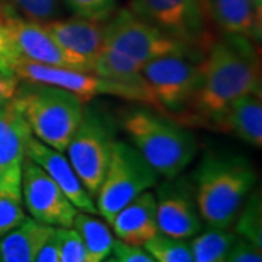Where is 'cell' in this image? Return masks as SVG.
<instances>
[{
	"instance_id": "obj_7",
	"label": "cell",
	"mask_w": 262,
	"mask_h": 262,
	"mask_svg": "<svg viewBox=\"0 0 262 262\" xmlns=\"http://www.w3.org/2000/svg\"><path fill=\"white\" fill-rule=\"evenodd\" d=\"M115 141L113 118L94 106L84 108L66 151L70 165L91 195L96 194L102 182Z\"/></svg>"
},
{
	"instance_id": "obj_2",
	"label": "cell",
	"mask_w": 262,
	"mask_h": 262,
	"mask_svg": "<svg viewBox=\"0 0 262 262\" xmlns=\"http://www.w3.org/2000/svg\"><path fill=\"white\" fill-rule=\"evenodd\" d=\"M256 182L249 160L239 155L207 153L195 172V200L210 227L230 229Z\"/></svg>"
},
{
	"instance_id": "obj_35",
	"label": "cell",
	"mask_w": 262,
	"mask_h": 262,
	"mask_svg": "<svg viewBox=\"0 0 262 262\" xmlns=\"http://www.w3.org/2000/svg\"><path fill=\"white\" fill-rule=\"evenodd\" d=\"M19 79L15 77H6L0 75V106L5 103L10 102L18 91Z\"/></svg>"
},
{
	"instance_id": "obj_34",
	"label": "cell",
	"mask_w": 262,
	"mask_h": 262,
	"mask_svg": "<svg viewBox=\"0 0 262 262\" xmlns=\"http://www.w3.org/2000/svg\"><path fill=\"white\" fill-rule=\"evenodd\" d=\"M35 262H60V249H58V236L54 227L53 233L38 251Z\"/></svg>"
},
{
	"instance_id": "obj_29",
	"label": "cell",
	"mask_w": 262,
	"mask_h": 262,
	"mask_svg": "<svg viewBox=\"0 0 262 262\" xmlns=\"http://www.w3.org/2000/svg\"><path fill=\"white\" fill-rule=\"evenodd\" d=\"M58 236L60 262H88L80 236L73 227H56Z\"/></svg>"
},
{
	"instance_id": "obj_14",
	"label": "cell",
	"mask_w": 262,
	"mask_h": 262,
	"mask_svg": "<svg viewBox=\"0 0 262 262\" xmlns=\"http://www.w3.org/2000/svg\"><path fill=\"white\" fill-rule=\"evenodd\" d=\"M92 73L111 82L113 96L159 108L143 76V63L140 61L103 47L95 60Z\"/></svg>"
},
{
	"instance_id": "obj_1",
	"label": "cell",
	"mask_w": 262,
	"mask_h": 262,
	"mask_svg": "<svg viewBox=\"0 0 262 262\" xmlns=\"http://www.w3.org/2000/svg\"><path fill=\"white\" fill-rule=\"evenodd\" d=\"M200 67L201 83L188 106L196 122L214 125L236 99L261 91L259 58L248 38L225 34L211 39Z\"/></svg>"
},
{
	"instance_id": "obj_30",
	"label": "cell",
	"mask_w": 262,
	"mask_h": 262,
	"mask_svg": "<svg viewBox=\"0 0 262 262\" xmlns=\"http://www.w3.org/2000/svg\"><path fill=\"white\" fill-rule=\"evenodd\" d=\"M19 58L20 57L13 46L9 31L0 20V75L15 77V64Z\"/></svg>"
},
{
	"instance_id": "obj_36",
	"label": "cell",
	"mask_w": 262,
	"mask_h": 262,
	"mask_svg": "<svg viewBox=\"0 0 262 262\" xmlns=\"http://www.w3.org/2000/svg\"><path fill=\"white\" fill-rule=\"evenodd\" d=\"M252 2V5L256 8V9L262 12V0H251Z\"/></svg>"
},
{
	"instance_id": "obj_37",
	"label": "cell",
	"mask_w": 262,
	"mask_h": 262,
	"mask_svg": "<svg viewBox=\"0 0 262 262\" xmlns=\"http://www.w3.org/2000/svg\"><path fill=\"white\" fill-rule=\"evenodd\" d=\"M105 262H118V261H117V258H115V256H113V258H106V261Z\"/></svg>"
},
{
	"instance_id": "obj_3",
	"label": "cell",
	"mask_w": 262,
	"mask_h": 262,
	"mask_svg": "<svg viewBox=\"0 0 262 262\" xmlns=\"http://www.w3.org/2000/svg\"><path fill=\"white\" fill-rule=\"evenodd\" d=\"M122 125L143 159L165 179L181 175L195 158V136L162 115L133 110L125 114Z\"/></svg>"
},
{
	"instance_id": "obj_9",
	"label": "cell",
	"mask_w": 262,
	"mask_h": 262,
	"mask_svg": "<svg viewBox=\"0 0 262 262\" xmlns=\"http://www.w3.org/2000/svg\"><path fill=\"white\" fill-rule=\"evenodd\" d=\"M200 60L201 57L168 56L143 64V76L159 108L187 111L201 83Z\"/></svg>"
},
{
	"instance_id": "obj_18",
	"label": "cell",
	"mask_w": 262,
	"mask_h": 262,
	"mask_svg": "<svg viewBox=\"0 0 262 262\" xmlns=\"http://www.w3.org/2000/svg\"><path fill=\"white\" fill-rule=\"evenodd\" d=\"M207 16L225 34L259 42L262 38V12L251 0H204Z\"/></svg>"
},
{
	"instance_id": "obj_24",
	"label": "cell",
	"mask_w": 262,
	"mask_h": 262,
	"mask_svg": "<svg viewBox=\"0 0 262 262\" xmlns=\"http://www.w3.org/2000/svg\"><path fill=\"white\" fill-rule=\"evenodd\" d=\"M234 233L262 249V200L259 191H251L234 220Z\"/></svg>"
},
{
	"instance_id": "obj_11",
	"label": "cell",
	"mask_w": 262,
	"mask_h": 262,
	"mask_svg": "<svg viewBox=\"0 0 262 262\" xmlns=\"http://www.w3.org/2000/svg\"><path fill=\"white\" fill-rule=\"evenodd\" d=\"M22 200L37 222L53 227H72L79 210L56 182L34 160L25 158L22 163Z\"/></svg>"
},
{
	"instance_id": "obj_32",
	"label": "cell",
	"mask_w": 262,
	"mask_h": 262,
	"mask_svg": "<svg viewBox=\"0 0 262 262\" xmlns=\"http://www.w3.org/2000/svg\"><path fill=\"white\" fill-rule=\"evenodd\" d=\"M113 252L118 262H156L143 246H131L121 241L114 242Z\"/></svg>"
},
{
	"instance_id": "obj_4",
	"label": "cell",
	"mask_w": 262,
	"mask_h": 262,
	"mask_svg": "<svg viewBox=\"0 0 262 262\" xmlns=\"http://www.w3.org/2000/svg\"><path fill=\"white\" fill-rule=\"evenodd\" d=\"M35 139L66 151L83 117V103L75 94L47 84L27 83L13 98Z\"/></svg>"
},
{
	"instance_id": "obj_31",
	"label": "cell",
	"mask_w": 262,
	"mask_h": 262,
	"mask_svg": "<svg viewBox=\"0 0 262 262\" xmlns=\"http://www.w3.org/2000/svg\"><path fill=\"white\" fill-rule=\"evenodd\" d=\"M226 262H262L261 248L237 236Z\"/></svg>"
},
{
	"instance_id": "obj_28",
	"label": "cell",
	"mask_w": 262,
	"mask_h": 262,
	"mask_svg": "<svg viewBox=\"0 0 262 262\" xmlns=\"http://www.w3.org/2000/svg\"><path fill=\"white\" fill-rule=\"evenodd\" d=\"M27 214L22 206V195L2 194L0 195V237L18 227Z\"/></svg>"
},
{
	"instance_id": "obj_17",
	"label": "cell",
	"mask_w": 262,
	"mask_h": 262,
	"mask_svg": "<svg viewBox=\"0 0 262 262\" xmlns=\"http://www.w3.org/2000/svg\"><path fill=\"white\" fill-rule=\"evenodd\" d=\"M58 46L72 54L83 57L95 63L103 50L102 22L92 19L75 18L53 19L42 24Z\"/></svg>"
},
{
	"instance_id": "obj_22",
	"label": "cell",
	"mask_w": 262,
	"mask_h": 262,
	"mask_svg": "<svg viewBox=\"0 0 262 262\" xmlns=\"http://www.w3.org/2000/svg\"><path fill=\"white\" fill-rule=\"evenodd\" d=\"M72 227L83 242L88 262H103L111 255L115 241L103 222L88 213H77Z\"/></svg>"
},
{
	"instance_id": "obj_25",
	"label": "cell",
	"mask_w": 262,
	"mask_h": 262,
	"mask_svg": "<svg viewBox=\"0 0 262 262\" xmlns=\"http://www.w3.org/2000/svg\"><path fill=\"white\" fill-rule=\"evenodd\" d=\"M156 262H194L191 248L185 239L158 233L143 246Z\"/></svg>"
},
{
	"instance_id": "obj_27",
	"label": "cell",
	"mask_w": 262,
	"mask_h": 262,
	"mask_svg": "<svg viewBox=\"0 0 262 262\" xmlns=\"http://www.w3.org/2000/svg\"><path fill=\"white\" fill-rule=\"evenodd\" d=\"M64 3L76 16L98 22H105L117 6V0H64Z\"/></svg>"
},
{
	"instance_id": "obj_16",
	"label": "cell",
	"mask_w": 262,
	"mask_h": 262,
	"mask_svg": "<svg viewBox=\"0 0 262 262\" xmlns=\"http://www.w3.org/2000/svg\"><path fill=\"white\" fill-rule=\"evenodd\" d=\"M111 226L118 241L131 246H144L159 233L155 194L144 191L131 200L117 213Z\"/></svg>"
},
{
	"instance_id": "obj_33",
	"label": "cell",
	"mask_w": 262,
	"mask_h": 262,
	"mask_svg": "<svg viewBox=\"0 0 262 262\" xmlns=\"http://www.w3.org/2000/svg\"><path fill=\"white\" fill-rule=\"evenodd\" d=\"M20 179H22V170H6L0 168V195L2 194L22 195Z\"/></svg>"
},
{
	"instance_id": "obj_6",
	"label": "cell",
	"mask_w": 262,
	"mask_h": 262,
	"mask_svg": "<svg viewBox=\"0 0 262 262\" xmlns=\"http://www.w3.org/2000/svg\"><path fill=\"white\" fill-rule=\"evenodd\" d=\"M103 46L120 51L140 63L160 57H201L203 53L166 35L130 9L114 12L102 25Z\"/></svg>"
},
{
	"instance_id": "obj_21",
	"label": "cell",
	"mask_w": 262,
	"mask_h": 262,
	"mask_svg": "<svg viewBox=\"0 0 262 262\" xmlns=\"http://www.w3.org/2000/svg\"><path fill=\"white\" fill-rule=\"evenodd\" d=\"M54 227L27 217L18 227L0 237V262H35L38 251Z\"/></svg>"
},
{
	"instance_id": "obj_26",
	"label": "cell",
	"mask_w": 262,
	"mask_h": 262,
	"mask_svg": "<svg viewBox=\"0 0 262 262\" xmlns=\"http://www.w3.org/2000/svg\"><path fill=\"white\" fill-rule=\"evenodd\" d=\"M9 5L12 9L18 10L27 19L35 22H48L57 19L60 12L58 0H0Z\"/></svg>"
},
{
	"instance_id": "obj_20",
	"label": "cell",
	"mask_w": 262,
	"mask_h": 262,
	"mask_svg": "<svg viewBox=\"0 0 262 262\" xmlns=\"http://www.w3.org/2000/svg\"><path fill=\"white\" fill-rule=\"evenodd\" d=\"M222 131H230L253 147L262 146L261 91L236 99L213 125Z\"/></svg>"
},
{
	"instance_id": "obj_13",
	"label": "cell",
	"mask_w": 262,
	"mask_h": 262,
	"mask_svg": "<svg viewBox=\"0 0 262 262\" xmlns=\"http://www.w3.org/2000/svg\"><path fill=\"white\" fill-rule=\"evenodd\" d=\"M15 76L27 83L47 84L75 94L82 102H88L98 95H111L113 84L94 73L77 72L57 66L41 64L19 58L15 64Z\"/></svg>"
},
{
	"instance_id": "obj_12",
	"label": "cell",
	"mask_w": 262,
	"mask_h": 262,
	"mask_svg": "<svg viewBox=\"0 0 262 262\" xmlns=\"http://www.w3.org/2000/svg\"><path fill=\"white\" fill-rule=\"evenodd\" d=\"M155 196L160 233L177 239H191L201 232L203 219L191 179L181 175L166 179Z\"/></svg>"
},
{
	"instance_id": "obj_19",
	"label": "cell",
	"mask_w": 262,
	"mask_h": 262,
	"mask_svg": "<svg viewBox=\"0 0 262 262\" xmlns=\"http://www.w3.org/2000/svg\"><path fill=\"white\" fill-rule=\"evenodd\" d=\"M32 131L13 99L0 106V168L22 170Z\"/></svg>"
},
{
	"instance_id": "obj_5",
	"label": "cell",
	"mask_w": 262,
	"mask_h": 262,
	"mask_svg": "<svg viewBox=\"0 0 262 262\" xmlns=\"http://www.w3.org/2000/svg\"><path fill=\"white\" fill-rule=\"evenodd\" d=\"M159 175L137 149L115 141L102 182L96 191V210L111 225L114 217L141 192L158 184Z\"/></svg>"
},
{
	"instance_id": "obj_15",
	"label": "cell",
	"mask_w": 262,
	"mask_h": 262,
	"mask_svg": "<svg viewBox=\"0 0 262 262\" xmlns=\"http://www.w3.org/2000/svg\"><path fill=\"white\" fill-rule=\"evenodd\" d=\"M27 158L46 170L77 210L88 214L98 213L94 198L86 191L73 166L61 151L51 149L32 136L27 146Z\"/></svg>"
},
{
	"instance_id": "obj_23",
	"label": "cell",
	"mask_w": 262,
	"mask_h": 262,
	"mask_svg": "<svg viewBox=\"0 0 262 262\" xmlns=\"http://www.w3.org/2000/svg\"><path fill=\"white\" fill-rule=\"evenodd\" d=\"M237 234L229 229L210 227L204 233H196L189 244L194 262H226Z\"/></svg>"
},
{
	"instance_id": "obj_8",
	"label": "cell",
	"mask_w": 262,
	"mask_h": 262,
	"mask_svg": "<svg viewBox=\"0 0 262 262\" xmlns=\"http://www.w3.org/2000/svg\"><path fill=\"white\" fill-rule=\"evenodd\" d=\"M130 10L200 53L211 42L204 0H131Z\"/></svg>"
},
{
	"instance_id": "obj_10",
	"label": "cell",
	"mask_w": 262,
	"mask_h": 262,
	"mask_svg": "<svg viewBox=\"0 0 262 262\" xmlns=\"http://www.w3.org/2000/svg\"><path fill=\"white\" fill-rule=\"evenodd\" d=\"M0 20L5 24L13 41L19 57L41 64L73 69L77 72L92 73L94 63L83 57L72 54L50 35L41 22L19 16L9 5L0 2Z\"/></svg>"
}]
</instances>
